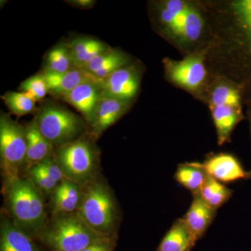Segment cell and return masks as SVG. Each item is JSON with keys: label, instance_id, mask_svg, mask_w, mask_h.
Here are the masks:
<instances>
[{"label": "cell", "instance_id": "obj_1", "mask_svg": "<svg viewBox=\"0 0 251 251\" xmlns=\"http://www.w3.org/2000/svg\"><path fill=\"white\" fill-rule=\"evenodd\" d=\"M4 209L12 222L34 240H38L49 224L44 196L27 178L4 177Z\"/></svg>", "mask_w": 251, "mask_h": 251}, {"label": "cell", "instance_id": "obj_2", "mask_svg": "<svg viewBox=\"0 0 251 251\" xmlns=\"http://www.w3.org/2000/svg\"><path fill=\"white\" fill-rule=\"evenodd\" d=\"M115 237L99 233L75 212L52 216L38 240L49 251H82Z\"/></svg>", "mask_w": 251, "mask_h": 251}, {"label": "cell", "instance_id": "obj_3", "mask_svg": "<svg viewBox=\"0 0 251 251\" xmlns=\"http://www.w3.org/2000/svg\"><path fill=\"white\" fill-rule=\"evenodd\" d=\"M82 188V201L77 211L79 215L99 233L117 236L120 211L108 184L98 176Z\"/></svg>", "mask_w": 251, "mask_h": 251}, {"label": "cell", "instance_id": "obj_4", "mask_svg": "<svg viewBox=\"0 0 251 251\" xmlns=\"http://www.w3.org/2000/svg\"><path fill=\"white\" fill-rule=\"evenodd\" d=\"M98 156V151L92 142L81 137L59 147L54 152L64 178L81 187L99 176Z\"/></svg>", "mask_w": 251, "mask_h": 251}, {"label": "cell", "instance_id": "obj_5", "mask_svg": "<svg viewBox=\"0 0 251 251\" xmlns=\"http://www.w3.org/2000/svg\"><path fill=\"white\" fill-rule=\"evenodd\" d=\"M35 119L41 133L54 148L78 139L85 129L80 117L54 103L43 105Z\"/></svg>", "mask_w": 251, "mask_h": 251}, {"label": "cell", "instance_id": "obj_6", "mask_svg": "<svg viewBox=\"0 0 251 251\" xmlns=\"http://www.w3.org/2000/svg\"><path fill=\"white\" fill-rule=\"evenodd\" d=\"M27 145L25 127L1 112L0 161L3 177L20 176L25 161Z\"/></svg>", "mask_w": 251, "mask_h": 251}, {"label": "cell", "instance_id": "obj_7", "mask_svg": "<svg viewBox=\"0 0 251 251\" xmlns=\"http://www.w3.org/2000/svg\"><path fill=\"white\" fill-rule=\"evenodd\" d=\"M100 98H112L129 102L138 93L140 76L133 67L121 68L111 75L100 79Z\"/></svg>", "mask_w": 251, "mask_h": 251}, {"label": "cell", "instance_id": "obj_8", "mask_svg": "<svg viewBox=\"0 0 251 251\" xmlns=\"http://www.w3.org/2000/svg\"><path fill=\"white\" fill-rule=\"evenodd\" d=\"M129 102L112 98L99 99L92 121L89 124L91 138H99L126 112Z\"/></svg>", "mask_w": 251, "mask_h": 251}, {"label": "cell", "instance_id": "obj_9", "mask_svg": "<svg viewBox=\"0 0 251 251\" xmlns=\"http://www.w3.org/2000/svg\"><path fill=\"white\" fill-rule=\"evenodd\" d=\"M167 69L172 80L188 90L199 87L206 76L204 63L198 56H192L180 62L168 63Z\"/></svg>", "mask_w": 251, "mask_h": 251}, {"label": "cell", "instance_id": "obj_10", "mask_svg": "<svg viewBox=\"0 0 251 251\" xmlns=\"http://www.w3.org/2000/svg\"><path fill=\"white\" fill-rule=\"evenodd\" d=\"M209 176L220 182L227 183L248 177V173L239 161L228 153H219L198 163Z\"/></svg>", "mask_w": 251, "mask_h": 251}, {"label": "cell", "instance_id": "obj_11", "mask_svg": "<svg viewBox=\"0 0 251 251\" xmlns=\"http://www.w3.org/2000/svg\"><path fill=\"white\" fill-rule=\"evenodd\" d=\"M99 80L100 79L82 84L61 98L80 112L88 125L100 99Z\"/></svg>", "mask_w": 251, "mask_h": 251}, {"label": "cell", "instance_id": "obj_12", "mask_svg": "<svg viewBox=\"0 0 251 251\" xmlns=\"http://www.w3.org/2000/svg\"><path fill=\"white\" fill-rule=\"evenodd\" d=\"M0 251H44L35 240L24 233L4 211L0 220Z\"/></svg>", "mask_w": 251, "mask_h": 251}, {"label": "cell", "instance_id": "obj_13", "mask_svg": "<svg viewBox=\"0 0 251 251\" xmlns=\"http://www.w3.org/2000/svg\"><path fill=\"white\" fill-rule=\"evenodd\" d=\"M27 133V153L23 171L39 164L54 155V146L46 139L39 130L34 118L26 126Z\"/></svg>", "mask_w": 251, "mask_h": 251}, {"label": "cell", "instance_id": "obj_14", "mask_svg": "<svg viewBox=\"0 0 251 251\" xmlns=\"http://www.w3.org/2000/svg\"><path fill=\"white\" fill-rule=\"evenodd\" d=\"M47 82L49 94L61 99L71 91L85 82L99 80L82 69H74L64 74L43 72Z\"/></svg>", "mask_w": 251, "mask_h": 251}, {"label": "cell", "instance_id": "obj_15", "mask_svg": "<svg viewBox=\"0 0 251 251\" xmlns=\"http://www.w3.org/2000/svg\"><path fill=\"white\" fill-rule=\"evenodd\" d=\"M193 196L192 202L182 220L193 237L198 241L204 235L214 221L216 210L204 202L199 194Z\"/></svg>", "mask_w": 251, "mask_h": 251}, {"label": "cell", "instance_id": "obj_16", "mask_svg": "<svg viewBox=\"0 0 251 251\" xmlns=\"http://www.w3.org/2000/svg\"><path fill=\"white\" fill-rule=\"evenodd\" d=\"M82 196V188L64 178L51 196L52 216L77 212Z\"/></svg>", "mask_w": 251, "mask_h": 251}, {"label": "cell", "instance_id": "obj_17", "mask_svg": "<svg viewBox=\"0 0 251 251\" xmlns=\"http://www.w3.org/2000/svg\"><path fill=\"white\" fill-rule=\"evenodd\" d=\"M67 44L75 69H83L94 58L111 49L105 43L87 36L75 38Z\"/></svg>", "mask_w": 251, "mask_h": 251}, {"label": "cell", "instance_id": "obj_18", "mask_svg": "<svg viewBox=\"0 0 251 251\" xmlns=\"http://www.w3.org/2000/svg\"><path fill=\"white\" fill-rule=\"evenodd\" d=\"M197 242L182 219H178L162 239L156 251H191Z\"/></svg>", "mask_w": 251, "mask_h": 251}, {"label": "cell", "instance_id": "obj_19", "mask_svg": "<svg viewBox=\"0 0 251 251\" xmlns=\"http://www.w3.org/2000/svg\"><path fill=\"white\" fill-rule=\"evenodd\" d=\"M128 62V58L124 52L111 49L94 58L82 69L102 79L126 67Z\"/></svg>", "mask_w": 251, "mask_h": 251}, {"label": "cell", "instance_id": "obj_20", "mask_svg": "<svg viewBox=\"0 0 251 251\" xmlns=\"http://www.w3.org/2000/svg\"><path fill=\"white\" fill-rule=\"evenodd\" d=\"M208 176L207 173L196 163L181 165L175 175L176 181L193 195L199 193Z\"/></svg>", "mask_w": 251, "mask_h": 251}, {"label": "cell", "instance_id": "obj_21", "mask_svg": "<svg viewBox=\"0 0 251 251\" xmlns=\"http://www.w3.org/2000/svg\"><path fill=\"white\" fill-rule=\"evenodd\" d=\"M218 140L220 145L228 140L229 135L239 121V113L236 108L228 106H214L212 110Z\"/></svg>", "mask_w": 251, "mask_h": 251}, {"label": "cell", "instance_id": "obj_22", "mask_svg": "<svg viewBox=\"0 0 251 251\" xmlns=\"http://www.w3.org/2000/svg\"><path fill=\"white\" fill-rule=\"evenodd\" d=\"M75 69L67 43L58 44L48 52L43 72L64 74Z\"/></svg>", "mask_w": 251, "mask_h": 251}, {"label": "cell", "instance_id": "obj_23", "mask_svg": "<svg viewBox=\"0 0 251 251\" xmlns=\"http://www.w3.org/2000/svg\"><path fill=\"white\" fill-rule=\"evenodd\" d=\"M232 190L209 176L198 194L204 202L217 210L228 201L232 196Z\"/></svg>", "mask_w": 251, "mask_h": 251}, {"label": "cell", "instance_id": "obj_24", "mask_svg": "<svg viewBox=\"0 0 251 251\" xmlns=\"http://www.w3.org/2000/svg\"><path fill=\"white\" fill-rule=\"evenodd\" d=\"M1 99L11 113L17 116L28 115L36 110L35 100L24 92H8Z\"/></svg>", "mask_w": 251, "mask_h": 251}, {"label": "cell", "instance_id": "obj_25", "mask_svg": "<svg viewBox=\"0 0 251 251\" xmlns=\"http://www.w3.org/2000/svg\"><path fill=\"white\" fill-rule=\"evenodd\" d=\"M202 19L201 15L193 8L187 7L178 35L188 41H196L201 36L202 29Z\"/></svg>", "mask_w": 251, "mask_h": 251}, {"label": "cell", "instance_id": "obj_26", "mask_svg": "<svg viewBox=\"0 0 251 251\" xmlns=\"http://www.w3.org/2000/svg\"><path fill=\"white\" fill-rule=\"evenodd\" d=\"M19 90L21 92L26 93L34 99L35 101H41L49 94L47 82L44 74H36L23 81L20 85Z\"/></svg>", "mask_w": 251, "mask_h": 251}, {"label": "cell", "instance_id": "obj_27", "mask_svg": "<svg viewBox=\"0 0 251 251\" xmlns=\"http://www.w3.org/2000/svg\"><path fill=\"white\" fill-rule=\"evenodd\" d=\"M25 173L27 175L26 178L34 185L44 196H52L59 185L38 166L31 167Z\"/></svg>", "mask_w": 251, "mask_h": 251}, {"label": "cell", "instance_id": "obj_28", "mask_svg": "<svg viewBox=\"0 0 251 251\" xmlns=\"http://www.w3.org/2000/svg\"><path fill=\"white\" fill-rule=\"evenodd\" d=\"M211 103L214 106H228L237 109L240 105V96L232 87L219 86L213 92Z\"/></svg>", "mask_w": 251, "mask_h": 251}, {"label": "cell", "instance_id": "obj_29", "mask_svg": "<svg viewBox=\"0 0 251 251\" xmlns=\"http://www.w3.org/2000/svg\"><path fill=\"white\" fill-rule=\"evenodd\" d=\"M187 7V5L179 0L167 1L160 14L162 22L169 27L176 17L184 12Z\"/></svg>", "mask_w": 251, "mask_h": 251}, {"label": "cell", "instance_id": "obj_30", "mask_svg": "<svg viewBox=\"0 0 251 251\" xmlns=\"http://www.w3.org/2000/svg\"><path fill=\"white\" fill-rule=\"evenodd\" d=\"M36 166H39L46 174L49 175L51 179L54 180L58 184H60L64 179L62 170L56 161L54 155Z\"/></svg>", "mask_w": 251, "mask_h": 251}, {"label": "cell", "instance_id": "obj_31", "mask_svg": "<svg viewBox=\"0 0 251 251\" xmlns=\"http://www.w3.org/2000/svg\"><path fill=\"white\" fill-rule=\"evenodd\" d=\"M238 13L242 18L243 21L246 23L248 27L251 26V0H244L237 4Z\"/></svg>", "mask_w": 251, "mask_h": 251}, {"label": "cell", "instance_id": "obj_32", "mask_svg": "<svg viewBox=\"0 0 251 251\" xmlns=\"http://www.w3.org/2000/svg\"><path fill=\"white\" fill-rule=\"evenodd\" d=\"M117 237L110 238L104 242L97 243L82 251H115Z\"/></svg>", "mask_w": 251, "mask_h": 251}, {"label": "cell", "instance_id": "obj_33", "mask_svg": "<svg viewBox=\"0 0 251 251\" xmlns=\"http://www.w3.org/2000/svg\"><path fill=\"white\" fill-rule=\"evenodd\" d=\"M66 2L75 7L82 9H88L92 8L96 1L93 0H71V1H66Z\"/></svg>", "mask_w": 251, "mask_h": 251}, {"label": "cell", "instance_id": "obj_34", "mask_svg": "<svg viewBox=\"0 0 251 251\" xmlns=\"http://www.w3.org/2000/svg\"><path fill=\"white\" fill-rule=\"evenodd\" d=\"M249 28V34H250L251 39V27H248Z\"/></svg>", "mask_w": 251, "mask_h": 251}, {"label": "cell", "instance_id": "obj_35", "mask_svg": "<svg viewBox=\"0 0 251 251\" xmlns=\"http://www.w3.org/2000/svg\"><path fill=\"white\" fill-rule=\"evenodd\" d=\"M248 177H251V171L250 173H248Z\"/></svg>", "mask_w": 251, "mask_h": 251}]
</instances>
